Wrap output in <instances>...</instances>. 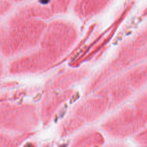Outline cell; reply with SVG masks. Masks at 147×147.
Instances as JSON below:
<instances>
[{"mask_svg":"<svg viewBox=\"0 0 147 147\" xmlns=\"http://www.w3.org/2000/svg\"><path fill=\"white\" fill-rule=\"evenodd\" d=\"M67 30V26L63 23L50 24L34 49L10 62L9 73L14 75L33 74L49 67L63 52Z\"/></svg>","mask_w":147,"mask_h":147,"instance_id":"obj_1","label":"cell"},{"mask_svg":"<svg viewBox=\"0 0 147 147\" xmlns=\"http://www.w3.org/2000/svg\"><path fill=\"white\" fill-rule=\"evenodd\" d=\"M46 29L41 20L16 17L0 27V56L17 57L34 49Z\"/></svg>","mask_w":147,"mask_h":147,"instance_id":"obj_2","label":"cell"},{"mask_svg":"<svg viewBox=\"0 0 147 147\" xmlns=\"http://www.w3.org/2000/svg\"><path fill=\"white\" fill-rule=\"evenodd\" d=\"M41 121L39 110L33 103L0 104V131L13 133L35 131Z\"/></svg>","mask_w":147,"mask_h":147,"instance_id":"obj_3","label":"cell"},{"mask_svg":"<svg viewBox=\"0 0 147 147\" xmlns=\"http://www.w3.org/2000/svg\"><path fill=\"white\" fill-rule=\"evenodd\" d=\"M36 131L28 133H6L0 131V147L18 146L35 134Z\"/></svg>","mask_w":147,"mask_h":147,"instance_id":"obj_4","label":"cell"},{"mask_svg":"<svg viewBox=\"0 0 147 147\" xmlns=\"http://www.w3.org/2000/svg\"><path fill=\"white\" fill-rule=\"evenodd\" d=\"M5 72V66L3 61L0 57V80L3 77Z\"/></svg>","mask_w":147,"mask_h":147,"instance_id":"obj_5","label":"cell"}]
</instances>
